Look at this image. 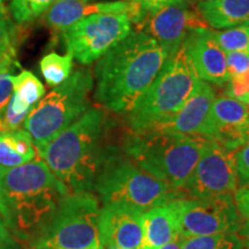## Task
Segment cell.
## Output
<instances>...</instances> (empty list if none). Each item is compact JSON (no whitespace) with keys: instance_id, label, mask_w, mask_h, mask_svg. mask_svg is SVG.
Listing matches in <instances>:
<instances>
[{"instance_id":"obj_1","label":"cell","mask_w":249,"mask_h":249,"mask_svg":"<svg viewBox=\"0 0 249 249\" xmlns=\"http://www.w3.org/2000/svg\"><path fill=\"white\" fill-rule=\"evenodd\" d=\"M170 57L155 38L133 31L97 60L95 98L107 110L128 113Z\"/></svg>"},{"instance_id":"obj_2","label":"cell","mask_w":249,"mask_h":249,"mask_svg":"<svg viewBox=\"0 0 249 249\" xmlns=\"http://www.w3.org/2000/svg\"><path fill=\"white\" fill-rule=\"evenodd\" d=\"M68 194L40 157L0 171V217L17 240L29 241Z\"/></svg>"},{"instance_id":"obj_3","label":"cell","mask_w":249,"mask_h":249,"mask_svg":"<svg viewBox=\"0 0 249 249\" xmlns=\"http://www.w3.org/2000/svg\"><path fill=\"white\" fill-rule=\"evenodd\" d=\"M107 129L105 112L90 107L38 154L70 194L95 186L111 150L104 148Z\"/></svg>"},{"instance_id":"obj_4","label":"cell","mask_w":249,"mask_h":249,"mask_svg":"<svg viewBox=\"0 0 249 249\" xmlns=\"http://www.w3.org/2000/svg\"><path fill=\"white\" fill-rule=\"evenodd\" d=\"M207 140L152 127L130 133L124 150L140 169L182 192Z\"/></svg>"},{"instance_id":"obj_5","label":"cell","mask_w":249,"mask_h":249,"mask_svg":"<svg viewBox=\"0 0 249 249\" xmlns=\"http://www.w3.org/2000/svg\"><path fill=\"white\" fill-rule=\"evenodd\" d=\"M200 81L180 46L127 113L129 128L139 132L166 124L193 95Z\"/></svg>"},{"instance_id":"obj_6","label":"cell","mask_w":249,"mask_h":249,"mask_svg":"<svg viewBox=\"0 0 249 249\" xmlns=\"http://www.w3.org/2000/svg\"><path fill=\"white\" fill-rule=\"evenodd\" d=\"M98 198L90 192L71 193L30 239L31 249H103Z\"/></svg>"},{"instance_id":"obj_7","label":"cell","mask_w":249,"mask_h":249,"mask_svg":"<svg viewBox=\"0 0 249 249\" xmlns=\"http://www.w3.org/2000/svg\"><path fill=\"white\" fill-rule=\"evenodd\" d=\"M93 81L89 70H77L31 108L23 129L30 135L38 154L88 110Z\"/></svg>"},{"instance_id":"obj_8","label":"cell","mask_w":249,"mask_h":249,"mask_svg":"<svg viewBox=\"0 0 249 249\" xmlns=\"http://www.w3.org/2000/svg\"><path fill=\"white\" fill-rule=\"evenodd\" d=\"M93 187L104 204L132 205L144 213L183 195L133 161L121 160L113 150L108 152Z\"/></svg>"},{"instance_id":"obj_9","label":"cell","mask_w":249,"mask_h":249,"mask_svg":"<svg viewBox=\"0 0 249 249\" xmlns=\"http://www.w3.org/2000/svg\"><path fill=\"white\" fill-rule=\"evenodd\" d=\"M132 33L123 14H95L77 21L61 33L67 53L82 65L97 61Z\"/></svg>"},{"instance_id":"obj_10","label":"cell","mask_w":249,"mask_h":249,"mask_svg":"<svg viewBox=\"0 0 249 249\" xmlns=\"http://www.w3.org/2000/svg\"><path fill=\"white\" fill-rule=\"evenodd\" d=\"M180 236L183 239L217 234H234L240 216L232 194L207 198H177Z\"/></svg>"},{"instance_id":"obj_11","label":"cell","mask_w":249,"mask_h":249,"mask_svg":"<svg viewBox=\"0 0 249 249\" xmlns=\"http://www.w3.org/2000/svg\"><path fill=\"white\" fill-rule=\"evenodd\" d=\"M234 155L213 140H207L182 193L191 198L234 194L238 185Z\"/></svg>"},{"instance_id":"obj_12","label":"cell","mask_w":249,"mask_h":249,"mask_svg":"<svg viewBox=\"0 0 249 249\" xmlns=\"http://www.w3.org/2000/svg\"><path fill=\"white\" fill-rule=\"evenodd\" d=\"M210 29L197 8L188 1L147 12L135 24V31L144 33L176 54L193 31Z\"/></svg>"},{"instance_id":"obj_13","label":"cell","mask_w":249,"mask_h":249,"mask_svg":"<svg viewBox=\"0 0 249 249\" xmlns=\"http://www.w3.org/2000/svg\"><path fill=\"white\" fill-rule=\"evenodd\" d=\"M147 12L135 0L96 2L88 0H57L43 14L46 26L54 34H61L68 27L95 14H123L136 24Z\"/></svg>"},{"instance_id":"obj_14","label":"cell","mask_w":249,"mask_h":249,"mask_svg":"<svg viewBox=\"0 0 249 249\" xmlns=\"http://www.w3.org/2000/svg\"><path fill=\"white\" fill-rule=\"evenodd\" d=\"M205 139L213 140L230 151L249 142V107L227 95L214 98L208 119Z\"/></svg>"},{"instance_id":"obj_15","label":"cell","mask_w":249,"mask_h":249,"mask_svg":"<svg viewBox=\"0 0 249 249\" xmlns=\"http://www.w3.org/2000/svg\"><path fill=\"white\" fill-rule=\"evenodd\" d=\"M144 211L127 204H105L99 213L103 248L139 249L142 242Z\"/></svg>"},{"instance_id":"obj_16","label":"cell","mask_w":249,"mask_h":249,"mask_svg":"<svg viewBox=\"0 0 249 249\" xmlns=\"http://www.w3.org/2000/svg\"><path fill=\"white\" fill-rule=\"evenodd\" d=\"M181 48L198 79L218 87L229 82L226 53L218 46L211 29L193 31Z\"/></svg>"},{"instance_id":"obj_17","label":"cell","mask_w":249,"mask_h":249,"mask_svg":"<svg viewBox=\"0 0 249 249\" xmlns=\"http://www.w3.org/2000/svg\"><path fill=\"white\" fill-rule=\"evenodd\" d=\"M214 98L216 92L213 87L201 80L197 88L187 99L183 107L166 124L157 127H163L171 132L183 135L204 138Z\"/></svg>"},{"instance_id":"obj_18","label":"cell","mask_w":249,"mask_h":249,"mask_svg":"<svg viewBox=\"0 0 249 249\" xmlns=\"http://www.w3.org/2000/svg\"><path fill=\"white\" fill-rule=\"evenodd\" d=\"M143 236L139 249H160L180 236L177 198L145 211L142 216Z\"/></svg>"},{"instance_id":"obj_19","label":"cell","mask_w":249,"mask_h":249,"mask_svg":"<svg viewBox=\"0 0 249 249\" xmlns=\"http://www.w3.org/2000/svg\"><path fill=\"white\" fill-rule=\"evenodd\" d=\"M197 12L214 29H227L249 22V0L198 1Z\"/></svg>"},{"instance_id":"obj_20","label":"cell","mask_w":249,"mask_h":249,"mask_svg":"<svg viewBox=\"0 0 249 249\" xmlns=\"http://www.w3.org/2000/svg\"><path fill=\"white\" fill-rule=\"evenodd\" d=\"M37 155L35 144L24 129L0 132V171L29 163Z\"/></svg>"},{"instance_id":"obj_21","label":"cell","mask_w":249,"mask_h":249,"mask_svg":"<svg viewBox=\"0 0 249 249\" xmlns=\"http://www.w3.org/2000/svg\"><path fill=\"white\" fill-rule=\"evenodd\" d=\"M13 96L28 107H34L45 95V87L29 71H22L18 75H12Z\"/></svg>"},{"instance_id":"obj_22","label":"cell","mask_w":249,"mask_h":249,"mask_svg":"<svg viewBox=\"0 0 249 249\" xmlns=\"http://www.w3.org/2000/svg\"><path fill=\"white\" fill-rule=\"evenodd\" d=\"M40 71L50 87H58L64 83L71 74L73 57L71 54H58L55 52L46 54L40 60Z\"/></svg>"},{"instance_id":"obj_23","label":"cell","mask_w":249,"mask_h":249,"mask_svg":"<svg viewBox=\"0 0 249 249\" xmlns=\"http://www.w3.org/2000/svg\"><path fill=\"white\" fill-rule=\"evenodd\" d=\"M211 34H213V37L217 42L218 46L226 53L235 51H247L249 42V22L220 31L211 30Z\"/></svg>"},{"instance_id":"obj_24","label":"cell","mask_w":249,"mask_h":249,"mask_svg":"<svg viewBox=\"0 0 249 249\" xmlns=\"http://www.w3.org/2000/svg\"><path fill=\"white\" fill-rule=\"evenodd\" d=\"M57 0H12V18L18 23H28L42 17Z\"/></svg>"},{"instance_id":"obj_25","label":"cell","mask_w":249,"mask_h":249,"mask_svg":"<svg viewBox=\"0 0 249 249\" xmlns=\"http://www.w3.org/2000/svg\"><path fill=\"white\" fill-rule=\"evenodd\" d=\"M182 249H244V246L234 233L185 239Z\"/></svg>"},{"instance_id":"obj_26","label":"cell","mask_w":249,"mask_h":249,"mask_svg":"<svg viewBox=\"0 0 249 249\" xmlns=\"http://www.w3.org/2000/svg\"><path fill=\"white\" fill-rule=\"evenodd\" d=\"M15 50L13 46L6 52L4 57L0 59V119L7 107L9 99L13 95V82H12V74L14 64Z\"/></svg>"},{"instance_id":"obj_27","label":"cell","mask_w":249,"mask_h":249,"mask_svg":"<svg viewBox=\"0 0 249 249\" xmlns=\"http://www.w3.org/2000/svg\"><path fill=\"white\" fill-rule=\"evenodd\" d=\"M226 85L225 95L249 107V71L231 77Z\"/></svg>"},{"instance_id":"obj_28","label":"cell","mask_w":249,"mask_h":249,"mask_svg":"<svg viewBox=\"0 0 249 249\" xmlns=\"http://www.w3.org/2000/svg\"><path fill=\"white\" fill-rule=\"evenodd\" d=\"M227 71L230 79L249 71V53L247 51H235L226 53Z\"/></svg>"},{"instance_id":"obj_29","label":"cell","mask_w":249,"mask_h":249,"mask_svg":"<svg viewBox=\"0 0 249 249\" xmlns=\"http://www.w3.org/2000/svg\"><path fill=\"white\" fill-rule=\"evenodd\" d=\"M236 179L241 187H249V142L235 151Z\"/></svg>"},{"instance_id":"obj_30","label":"cell","mask_w":249,"mask_h":249,"mask_svg":"<svg viewBox=\"0 0 249 249\" xmlns=\"http://www.w3.org/2000/svg\"><path fill=\"white\" fill-rule=\"evenodd\" d=\"M12 48L11 28L5 12L0 7V59Z\"/></svg>"},{"instance_id":"obj_31","label":"cell","mask_w":249,"mask_h":249,"mask_svg":"<svg viewBox=\"0 0 249 249\" xmlns=\"http://www.w3.org/2000/svg\"><path fill=\"white\" fill-rule=\"evenodd\" d=\"M234 201L239 214L249 222V187H241L235 191Z\"/></svg>"},{"instance_id":"obj_32","label":"cell","mask_w":249,"mask_h":249,"mask_svg":"<svg viewBox=\"0 0 249 249\" xmlns=\"http://www.w3.org/2000/svg\"><path fill=\"white\" fill-rule=\"evenodd\" d=\"M142 6L145 12L157 11V9L166 7V6L180 4V2L189 1V0H135Z\"/></svg>"},{"instance_id":"obj_33","label":"cell","mask_w":249,"mask_h":249,"mask_svg":"<svg viewBox=\"0 0 249 249\" xmlns=\"http://www.w3.org/2000/svg\"><path fill=\"white\" fill-rule=\"evenodd\" d=\"M0 249H20L17 239L12 235L0 217Z\"/></svg>"},{"instance_id":"obj_34","label":"cell","mask_w":249,"mask_h":249,"mask_svg":"<svg viewBox=\"0 0 249 249\" xmlns=\"http://www.w3.org/2000/svg\"><path fill=\"white\" fill-rule=\"evenodd\" d=\"M236 235L240 239L244 248H249V222L246 220L244 224H241L239 230L236 231Z\"/></svg>"},{"instance_id":"obj_35","label":"cell","mask_w":249,"mask_h":249,"mask_svg":"<svg viewBox=\"0 0 249 249\" xmlns=\"http://www.w3.org/2000/svg\"><path fill=\"white\" fill-rule=\"evenodd\" d=\"M183 242H185V239H183L182 236H178V238L174 239L173 241L169 242V244L163 246V247L160 249H182Z\"/></svg>"},{"instance_id":"obj_36","label":"cell","mask_w":249,"mask_h":249,"mask_svg":"<svg viewBox=\"0 0 249 249\" xmlns=\"http://www.w3.org/2000/svg\"><path fill=\"white\" fill-rule=\"evenodd\" d=\"M247 52L249 53V42H248V48H247Z\"/></svg>"},{"instance_id":"obj_37","label":"cell","mask_w":249,"mask_h":249,"mask_svg":"<svg viewBox=\"0 0 249 249\" xmlns=\"http://www.w3.org/2000/svg\"><path fill=\"white\" fill-rule=\"evenodd\" d=\"M198 1H208V0H198Z\"/></svg>"},{"instance_id":"obj_38","label":"cell","mask_w":249,"mask_h":249,"mask_svg":"<svg viewBox=\"0 0 249 249\" xmlns=\"http://www.w3.org/2000/svg\"><path fill=\"white\" fill-rule=\"evenodd\" d=\"M88 1H95V0H88Z\"/></svg>"},{"instance_id":"obj_39","label":"cell","mask_w":249,"mask_h":249,"mask_svg":"<svg viewBox=\"0 0 249 249\" xmlns=\"http://www.w3.org/2000/svg\"><path fill=\"white\" fill-rule=\"evenodd\" d=\"M2 1H4V0H0V2H2Z\"/></svg>"},{"instance_id":"obj_40","label":"cell","mask_w":249,"mask_h":249,"mask_svg":"<svg viewBox=\"0 0 249 249\" xmlns=\"http://www.w3.org/2000/svg\"><path fill=\"white\" fill-rule=\"evenodd\" d=\"M246 249H249V248H246Z\"/></svg>"}]
</instances>
